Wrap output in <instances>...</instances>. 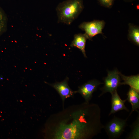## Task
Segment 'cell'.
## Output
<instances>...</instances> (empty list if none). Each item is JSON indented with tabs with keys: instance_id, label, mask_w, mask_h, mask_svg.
Masks as SVG:
<instances>
[{
	"instance_id": "8992f818",
	"label": "cell",
	"mask_w": 139,
	"mask_h": 139,
	"mask_svg": "<svg viewBox=\"0 0 139 139\" xmlns=\"http://www.w3.org/2000/svg\"><path fill=\"white\" fill-rule=\"evenodd\" d=\"M102 83L96 80H90L79 86L78 90L74 91V93H79L84 99L85 102L89 103L93 93L99 85Z\"/></svg>"
},
{
	"instance_id": "7c38bea8",
	"label": "cell",
	"mask_w": 139,
	"mask_h": 139,
	"mask_svg": "<svg viewBox=\"0 0 139 139\" xmlns=\"http://www.w3.org/2000/svg\"><path fill=\"white\" fill-rule=\"evenodd\" d=\"M128 39L135 44L139 45V27L133 24L129 23L128 24Z\"/></svg>"
},
{
	"instance_id": "277c9868",
	"label": "cell",
	"mask_w": 139,
	"mask_h": 139,
	"mask_svg": "<svg viewBox=\"0 0 139 139\" xmlns=\"http://www.w3.org/2000/svg\"><path fill=\"white\" fill-rule=\"evenodd\" d=\"M120 74L117 70L108 72L107 76L104 80V85L101 89L102 93L99 97L107 92L111 94L117 90V88L120 85Z\"/></svg>"
},
{
	"instance_id": "8fae6325",
	"label": "cell",
	"mask_w": 139,
	"mask_h": 139,
	"mask_svg": "<svg viewBox=\"0 0 139 139\" xmlns=\"http://www.w3.org/2000/svg\"><path fill=\"white\" fill-rule=\"evenodd\" d=\"M120 77L123 81L122 82H120V84L128 85L130 87L139 92V76H125L120 74Z\"/></svg>"
},
{
	"instance_id": "ba28073f",
	"label": "cell",
	"mask_w": 139,
	"mask_h": 139,
	"mask_svg": "<svg viewBox=\"0 0 139 139\" xmlns=\"http://www.w3.org/2000/svg\"><path fill=\"white\" fill-rule=\"evenodd\" d=\"M111 108L109 116L120 111L125 110L129 112V109L125 105L127 101L126 99L122 100L118 93L117 90L111 94Z\"/></svg>"
},
{
	"instance_id": "6da1fadb",
	"label": "cell",
	"mask_w": 139,
	"mask_h": 139,
	"mask_svg": "<svg viewBox=\"0 0 139 139\" xmlns=\"http://www.w3.org/2000/svg\"><path fill=\"white\" fill-rule=\"evenodd\" d=\"M79 107L72 121L60 123L55 131V138L89 139L101 133L103 125L99 110L86 102Z\"/></svg>"
},
{
	"instance_id": "3957f363",
	"label": "cell",
	"mask_w": 139,
	"mask_h": 139,
	"mask_svg": "<svg viewBox=\"0 0 139 139\" xmlns=\"http://www.w3.org/2000/svg\"><path fill=\"white\" fill-rule=\"evenodd\" d=\"M128 117L124 119L114 116L111 120L104 125L103 128L109 139H117L121 136L127 125Z\"/></svg>"
},
{
	"instance_id": "4fadbf2b",
	"label": "cell",
	"mask_w": 139,
	"mask_h": 139,
	"mask_svg": "<svg viewBox=\"0 0 139 139\" xmlns=\"http://www.w3.org/2000/svg\"><path fill=\"white\" fill-rule=\"evenodd\" d=\"M131 131L126 137L127 139H139V115L130 125Z\"/></svg>"
},
{
	"instance_id": "9a60e30c",
	"label": "cell",
	"mask_w": 139,
	"mask_h": 139,
	"mask_svg": "<svg viewBox=\"0 0 139 139\" xmlns=\"http://www.w3.org/2000/svg\"><path fill=\"white\" fill-rule=\"evenodd\" d=\"M102 6L107 8H111L112 6L116 0H97Z\"/></svg>"
},
{
	"instance_id": "7a4b0ae2",
	"label": "cell",
	"mask_w": 139,
	"mask_h": 139,
	"mask_svg": "<svg viewBox=\"0 0 139 139\" xmlns=\"http://www.w3.org/2000/svg\"><path fill=\"white\" fill-rule=\"evenodd\" d=\"M84 8L83 0H67L60 3L56 8L58 23L70 25Z\"/></svg>"
},
{
	"instance_id": "9c48e42d",
	"label": "cell",
	"mask_w": 139,
	"mask_h": 139,
	"mask_svg": "<svg viewBox=\"0 0 139 139\" xmlns=\"http://www.w3.org/2000/svg\"><path fill=\"white\" fill-rule=\"evenodd\" d=\"M87 39H88V37L85 33L76 34L74 35L73 40L70 45L72 47H76L80 49L85 57H87L85 47Z\"/></svg>"
},
{
	"instance_id": "2e32d148",
	"label": "cell",
	"mask_w": 139,
	"mask_h": 139,
	"mask_svg": "<svg viewBox=\"0 0 139 139\" xmlns=\"http://www.w3.org/2000/svg\"><path fill=\"white\" fill-rule=\"evenodd\" d=\"M125 2H132L135 0H123Z\"/></svg>"
},
{
	"instance_id": "30bf717a",
	"label": "cell",
	"mask_w": 139,
	"mask_h": 139,
	"mask_svg": "<svg viewBox=\"0 0 139 139\" xmlns=\"http://www.w3.org/2000/svg\"><path fill=\"white\" fill-rule=\"evenodd\" d=\"M139 92L130 88L127 94V101L131 105L132 109L129 114V116L132 112L135 111L139 113L138 109H139Z\"/></svg>"
},
{
	"instance_id": "5bb4252c",
	"label": "cell",
	"mask_w": 139,
	"mask_h": 139,
	"mask_svg": "<svg viewBox=\"0 0 139 139\" xmlns=\"http://www.w3.org/2000/svg\"><path fill=\"white\" fill-rule=\"evenodd\" d=\"M7 19L3 10L0 6V36L6 30Z\"/></svg>"
},
{
	"instance_id": "52a82bcc",
	"label": "cell",
	"mask_w": 139,
	"mask_h": 139,
	"mask_svg": "<svg viewBox=\"0 0 139 139\" xmlns=\"http://www.w3.org/2000/svg\"><path fill=\"white\" fill-rule=\"evenodd\" d=\"M69 78L67 77L63 81L53 84H49L57 91L61 97L63 103L65 99L73 96L74 91L68 86V82Z\"/></svg>"
},
{
	"instance_id": "5b68a950",
	"label": "cell",
	"mask_w": 139,
	"mask_h": 139,
	"mask_svg": "<svg viewBox=\"0 0 139 139\" xmlns=\"http://www.w3.org/2000/svg\"><path fill=\"white\" fill-rule=\"evenodd\" d=\"M105 22L103 20H94L90 22H83L80 24L79 28L84 31L88 39L91 40L92 38L99 34H103L102 30Z\"/></svg>"
}]
</instances>
